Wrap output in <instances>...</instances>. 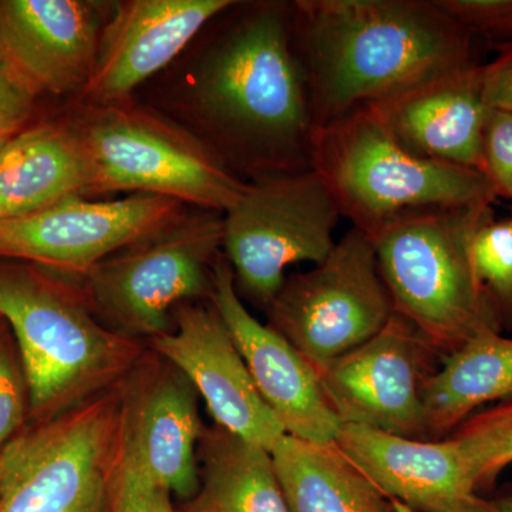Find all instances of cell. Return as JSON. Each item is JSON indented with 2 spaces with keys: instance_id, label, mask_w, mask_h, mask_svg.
<instances>
[{
  "instance_id": "obj_17",
  "label": "cell",
  "mask_w": 512,
  "mask_h": 512,
  "mask_svg": "<svg viewBox=\"0 0 512 512\" xmlns=\"http://www.w3.org/2000/svg\"><path fill=\"white\" fill-rule=\"evenodd\" d=\"M113 3L0 0V49L40 94L80 96L96 67Z\"/></svg>"
},
{
  "instance_id": "obj_14",
  "label": "cell",
  "mask_w": 512,
  "mask_h": 512,
  "mask_svg": "<svg viewBox=\"0 0 512 512\" xmlns=\"http://www.w3.org/2000/svg\"><path fill=\"white\" fill-rule=\"evenodd\" d=\"M120 387L124 447L154 483L188 500L200 485L197 451L204 424L197 390L151 349Z\"/></svg>"
},
{
  "instance_id": "obj_13",
  "label": "cell",
  "mask_w": 512,
  "mask_h": 512,
  "mask_svg": "<svg viewBox=\"0 0 512 512\" xmlns=\"http://www.w3.org/2000/svg\"><path fill=\"white\" fill-rule=\"evenodd\" d=\"M147 345L190 380L217 426L269 453L285 436L211 302L178 306L170 332Z\"/></svg>"
},
{
  "instance_id": "obj_22",
  "label": "cell",
  "mask_w": 512,
  "mask_h": 512,
  "mask_svg": "<svg viewBox=\"0 0 512 512\" xmlns=\"http://www.w3.org/2000/svg\"><path fill=\"white\" fill-rule=\"evenodd\" d=\"M197 457V493L175 512H289L265 448L214 424L204 426Z\"/></svg>"
},
{
  "instance_id": "obj_15",
  "label": "cell",
  "mask_w": 512,
  "mask_h": 512,
  "mask_svg": "<svg viewBox=\"0 0 512 512\" xmlns=\"http://www.w3.org/2000/svg\"><path fill=\"white\" fill-rule=\"evenodd\" d=\"M211 303L241 352L259 396L288 436L335 443L340 420L329 406L318 372L291 343L248 311L224 254L214 268Z\"/></svg>"
},
{
  "instance_id": "obj_29",
  "label": "cell",
  "mask_w": 512,
  "mask_h": 512,
  "mask_svg": "<svg viewBox=\"0 0 512 512\" xmlns=\"http://www.w3.org/2000/svg\"><path fill=\"white\" fill-rule=\"evenodd\" d=\"M39 90L0 49V140L25 128L39 99Z\"/></svg>"
},
{
  "instance_id": "obj_34",
  "label": "cell",
  "mask_w": 512,
  "mask_h": 512,
  "mask_svg": "<svg viewBox=\"0 0 512 512\" xmlns=\"http://www.w3.org/2000/svg\"><path fill=\"white\" fill-rule=\"evenodd\" d=\"M10 138H12V137H10ZM8 140H9V138H5V140H0V150H2V147L5 146L6 141H8Z\"/></svg>"
},
{
  "instance_id": "obj_18",
  "label": "cell",
  "mask_w": 512,
  "mask_h": 512,
  "mask_svg": "<svg viewBox=\"0 0 512 512\" xmlns=\"http://www.w3.org/2000/svg\"><path fill=\"white\" fill-rule=\"evenodd\" d=\"M336 446L389 500L416 512H487L456 441L416 440L342 424Z\"/></svg>"
},
{
  "instance_id": "obj_5",
  "label": "cell",
  "mask_w": 512,
  "mask_h": 512,
  "mask_svg": "<svg viewBox=\"0 0 512 512\" xmlns=\"http://www.w3.org/2000/svg\"><path fill=\"white\" fill-rule=\"evenodd\" d=\"M312 168L342 217L366 235L409 212L493 205L498 198L480 171L410 153L373 107L318 128Z\"/></svg>"
},
{
  "instance_id": "obj_35",
  "label": "cell",
  "mask_w": 512,
  "mask_h": 512,
  "mask_svg": "<svg viewBox=\"0 0 512 512\" xmlns=\"http://www.w3.org/2000/svg\"><path fill=\"white\" fill-rule=\"evenodd\" d=\"M3 323H5V320L2 319V316H0V328H2Z\"/></svg>"
},
{
  "instance_id": "obj_7",
  "label": "cell",
  "mask_w": 512,
  "mask_h": 512,
  "mask_svg": "<svg viewBox=\"0 0 512 512\" xmlns=\"http://www.w3.org/2000/svg\"><path fill=\"white\" fill-rule=\"evenodd\" d=\"M224 214L183 212L77 278L96 318L124 338L147 343L170 332L173 313L211 302L222 254Z\"/></svg>"
},
{
  "instance_id": "obj_37",
  "label": "cell",
  "mask_w": 512,
  "mask_h": 512,
  "mask_svg": "<svg viewBox=\"0 0 512 512\" xmlns=\"http://www.w3.org/2000/svg\"><path fill=\"white\" fill-rule=\"evenodd\" d=\"M512 221V220H511Z\"/></svg>"
},
{
  "instance_id": "obj_26",
  "label": "cell",
  "mask_w": 512,
  "mask_h": 512,
  "mask_svg": "<svg viewBox=\"0 0 512 512\" xmlns=\"http://www.w3.org/2000/svg\"><path fill=\"white\" fill-rule=\"evenodd\" d=\"M28 421V380L18 345L5 322L0 328V451Z\"/></svg>"
},
{
  "instance_id": "obj_28",
  "label": "cell",
  "mask_w": 512,
  "mask_h": 512,
  "mask_svg": "<svg viewBox=\"0 0 512 512\" xmlns=\"http://www.w3.org/2000/svg\"><path fill=\"white\" fill-rule=\"evenodd\" d=\"M171 498L123 448L111 512H175Z\"/></svg>"
},
{
  "instance_id": "obj_1",
  "label": "cell",
  "mask_w": 512,
  "mask_h": 512,
  "mask_svg": "<svg viewBox=\"0 0 512 512\" xmlns=\"http://www.w3.org/2000/svg\"><path fill=\"white\" fill-rule=\"evenodd\" d=\"M215 22L181 93L195 136L245 183L309 170L316 126L295 2L237 0Z\"/></svg>"
},
{
  "instance_id": "obj_2",
  "label": "cell",
  "mask_w": 512,
  "mask_h": 512,
  "mask_svg": "<svg viewBox=\"0 0 512 512\" xmlns=\"http://www.w3.org/2000/svg\"><path fill=\"white\" fill-rule=\"evenodd\" d=\"M295 36L316 130L478 63L436 0H296Z\"/></svg>"
},
{
  "instance_id": "obj_20",
  "label": "cell",
  "mask_w": 512,
  "mask_h": 512,
  "mask_svg": "<svg viewBox=\"0 0 512 512\" xmlns=\"http://www.w3.org/2000/svg\"><path fill=\"white\" fill-rule=\"evenodd\" d=\"M89 194H96L93 164L72 120L23 128L0 150V220Z\"/></svg>"
},
{
  "instance_id": "obj_32",
  "label": "cell",
  "mask_w": 512,
  "mask_h": 512,
  "mask_svg": "<svg viewBox=\"0 0 512 512\" xmlns=\"http://www.w3.org/2000/svg\"><path fill=\"white\" fill-rule=\"evenodd\" d=\"M487 512H512V491L500 497L487 498Z\"/></svg>"
},
{
  "instance_id": "obj_30",
  "label": "cell",
  "mask_w": 512,
  "mask_h": 512,
  "mask_svg": "<svg viewBox=\"0 0 512 512\" xmlns=\"http://www.w3.org/2000/svg\"><path fill=\"white\" fill-rule=\"evenodd\" d=\"M483 153L485 177L498 197L512 198V111L488 109Z\"/></svg>"
},
{
  "instance_id": "obj_10",
  "label": "cell",
  "mask_w": 512,
  "mask_h": 512,
  "mask_svg": "<svg viewBox=\"0 0 512 512\" xmlns=\"http://www.w3.org/2000/svg\"><path fill=\"white\" fill-rule=\"evenodd\" d=\"M265 313L266 325L319 373L377 335L394 308L372 242L352 228L325 261L286 276Z\"/></svg>"
},
{
  "instance_id": "obj_23",
  "label": "cell",
  "mask_w": 512,
  "mask_h": 512,
  "mask_svg": "<svg viewBox=\"0 0 512 512\" xmlns=\"http://www.w3.org/2000/svg\"><path fill=\"white\" fill-rule=\"evenodd\" d=\"M271 456L289 512H394L392 500L335 443L285 434Z\"/></svg>"
},
{
  "instance_id": "obj_3",
  "label": "cell",
  "mask_w": 512,
  "mask_h": 512,
  "mask_svg": "<svg viewBox=\"0 0 512 512\" xmlns=\"http://www.w3.org/2000/svg\"><path fill=\"white\" fill-rule=\"evenodd\" d=\"M0 316L18 345L29 421L69 412L123 382L147 345L106 328L77 278L0 259Z\"/></svg>"
},
{
  "instance_id": "obj_33",
  "label": "cell",
  "mask_w": 512,
  "mask_h": 512,
  "mask_svg": "<svg viewBox=\"0 0 512 512\" xmlns=\"http://www.w3.org/2000/svg\"><path fill=\"white\" fill-rule=\"evenodd\" d=\"M392 504H393L394 512H416V511L410 510V508L406 507V505L399 503V501L392 500Z\"/></svg>"
},
{
  "instance_id": "obj_9",
  "label": "cell",
  "mask_w": 512,
  "mask_h": 512,
  "mask_svg": "<svg viewBox=\"0 0 512 512\" xmlns=\"http://www.w3.org/2000/svg\"><path fill=\"white\" fill-rule=\"evenodd\" d=\"M340 218L332 192L313 168L247 181L222 227V254L239 298L265 311L289 266L325 261Z\"/></svg>"
},
{
  "instance_id": "obj_21",
  "label": "cell",
  "mask_w": 512,
  "mask_h": 512,
  "mask_svg": "<svg viewBox=\"0 0 512 512\" xmlns=\"http://www.w3.org/2000/svg\"><path fill=\"white\" fill-rule=\"evenodd\" d=\"M512 399V339L485 329L441 360L421 386L426 440H443L484 404Z\"/></svg>"
},
{
  "instance_id": "obj_8",
  "label": "cell",
  "mask_w": 512,
  "mask_h": 512,
  "mask_svg": "<svg viewBox=\"0 0 512 512\" xmlns=\"http://www.w3.org/2000/svg\"><path fill=\"white\" fill-rule=\"evenodd\" d=\"M93 164L96 194L160 195L225 214L244 190L191 130L131 100L87 106L72 120Z\"/></svg>"
},
{
  "instance_id": "obj_4",
  "label": "cell",
  "mask_w": 512,
  "mask_h": 512,
  "mask_svg": "<svg viewBox=\"0 0 512 512\" xmlns=\"http://www.w3.org/2000/svg\"><path fill=\"white\" fill-rule=\"evenodd\" d=\"M493 205L409 212L366 235L394 312L419 330L441 360L485 329L503 333L478 288L470 247L494 220Z\"/></svg>"
},
{
  "instance_id": "obj_6",
  "label": "cell",
  "mask_w": 512,
  "mask_h": 512,
  "mask_svg": "<svg viewBox=\"0 0 512 512\" xmlns=\"http://www.w3.org/2000/svg\"><path fill=\"white\" fill-rule=\"evenodd\" d=\"M123 457L120 383L0 451V512H111Z\"/></svg>"
},
{
  "instance_id": "obj_27",
  "label": "cell",
  "mask_w": 512,
  "mask_h": 512,
  "mask_svg": "<svg viewBox=\"0 0 512 512\" xmlns=\"http://www.w3.org/2000/svg\"><path fill=\"white\" fill-rule=\"evenodd\" d=\"M441 9L491 49L512 42V0H436Z\"/></svg>"
},
{
  "instance_id": "obj_25",
  "label": "cell",
  "mask_w": 512,
  "mask_h": 512,
  "mask_svg": "<svg viewBox=\"0 0 512 512\" xmlns=\"http://www.w3.org/2000/svg\"><path fill=\"white\" fill-rule=\"evenodd\" d=\"M471 265L478 288L501 330H512V221L491 220L471 241Z\"/></svg>"
},
{
  "instance_id": "obj_19",
  "label": "cell",
  "mask_w": 512,
  "mask_h": 512,
  "mask_svg": "<svg viewBox=\"0 0 512 512\" xmlns=\"http://www.w3.org/2000/svg\"><path fill=\"white\" fill-rule=\"evenodd\" d=\"M369 107L410 153L484 174L481 63Z\"/></svg>"
},
{
  "instance_id": "obj_16",
  "label": "cell",
  "mask_w": 512,
  "mask_h": 512,
  "mask_svg": "<svg viewBox=\"0 0 512 512\" xmlns=\"http://www.w3.org/2000/svg\"><path fill=\"white\" fill-rule=\"evenodd\" d=\"M237 0H124L114 2L101 33L96 67L80 94L87 106L131 99L141 84L184 52Z\"/></svg>"
},
{
  "instance_id": "obj_36",
  "label": "cell",
  "mask_w": 512,
  "mask_h": 512,
  "mask_svg": "<svg viewBox=\"0 0 512 512\" xmlns=\"http://www.w3.org/2000/svg\"><path fill=\"white\" fill-rule=\"evenodd\" d=\"M0 478H2V461H0Z\"/></svg>"
},
{
  "instance_id": "obj_31",
  "label": "cell",
  "mask_w": 512,
  "mask_h": 512,
  "mask_svg": "<svg viewBox=\"0 0 512 512\" xmlns=\"http://www.w3.org/2000/svg\"><path fill=\"white\" fill-rule=\"evenodd\" d=\"M493 50L494 59L481 64L484 101L488 109L512 111V42Z\"/></svg>"
},
{
  "instance_id": "obj_12",
  "label": "cell",
  "mask_w": 512,
  "mask_h": 512,
  "mask_svg": "<svg viewBox=\"0 0 512 512\" xmlns=\"http://www.w3.org/2000/svg\"><path fill=\"white\" fill-rule=\"evenodd\" d=\"M184 208L151 194L100 201L70 197L28 217L0 220V259L80 278L103 259L165 227Z\"/></svg>"
},
{
  "instance_id": "obj_11",
  "label": "cell",
  "mask_w": 512,
  "mask_h": 512,
  "mask_svg": "<svg viewBox=\"0 0 512 512\" xmlns=\"http://www.w3.org/2000/svg\"><path fill=\"white\" fill-rule=\"evenodd\" d=\"M440 363L419 330L394 312L377 335L318 375L340 423L426 440L421 386Z\"/></svg>"
},
{
  "instance_id": "obj_24",
  "label": "cell",
  "mask_w": 512,
  "mask_h": 512,
  "mask_svg": "<svg viewBox=\"0 0 512 512\" xmlns=\"http://www.w3.org/2000/svg\"><path fill=\"white\" fill-rule=\"evenodd\" d=\"M448 437L466 457L477 490H487L512 464V399L474 413Z\"/></svg>"
}]
</instances>
